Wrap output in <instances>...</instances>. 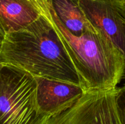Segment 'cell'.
Listing matches in <instances>:
<instances>
[{"instance_id":"6da1fadb","label":"cell","mask_w":125,"mask_h":124,"mask_svg":"<svg viewBox=\"0 0 125 124\" xmlns=\"http://www.w3.org/2000/svg\"><path fill=\"white\" fill-rule=\"evenodd\" d=\"M0 62L15 66L34 77L80 85L68 52L42 13L25 29L6 34L0 51Z\"/></svg>"},{"instance_id":"7a4b0ae2","label":"cell","mask_w":125,"mask_h":124,"mask_svg":"<svg viewBox=\"0 0 125 124\" xmlns=\"http://www.w3.org/2000/svg\"><path fill=\"white\" fill-rule=\"evenodd\" d=\"M41 11L61 38L84 91L117 88L125 74V57L112 41L95 27L80 36L72 34L62 24L48 1Z\"/></svg>"},{"instance_id":"3957f363","label":"cell","mask_w":125,"mask_h":124,"mask_svg":"<svg viewBox=\"0 0 125 124\" xmlns=\"http://www.w3.org/2000/svg\"><path fill=\"white\" fill-rule=\"evenodd\" d=\"M46 117L37 102L35 77L0 62V124H44Z\"/></svg>"},{"instance_id":"277c9868","label":"cell","mask_w":125,"mask_h":124,"mask_svg":"<svg viewBox=\"0 0 125 124\" xmlns=\"http://www.w3.org/2000/svg\"><path fill=\"white\" fill-rule=\"evenodd\" d=\"M112 89L87 91L46 115L44 124H121Z\"/></svg>"},{"instance_id":"5b68a950","label":"cell","mask_w":125,"mask_h":124,"mask_svg":"<svg viewBox=\"0 0 125 124\" xmlns=\"http://www.w3.org/2000/svg\"><path fill=\"white\" fill-rule=\"evenodd\" d=\"M85 17L104 33L125 57V19L113 0H79Z\"/></svg>"},{"instance_id":"8992f818","label":"cell","mask_w":125,"mask_h":124,"mask_svg":"<svg viewBox=\"0 0 125 124\" xmlns=\"http://www.w3.org/2000/svg\"><path fill=\"white\" fill-rule=\"evenodd\" d=\"M37 82V102L40 112L50 114L85 92L80 85L34 77Z\"/></svg>"},{"instance_id":"52a82bcc","label":"cell","mask_w":125,"mask_h":124,"mask_svg":"<svg viewBox=\"0 0 125 124\" xmlns=\"http://www.w3.org/2000/svg\"><path fill=\"white\" fill-rule=\"evenodd\" d=\"M41 15L32 0H0V26L6 34L25 29Z\"/></svg>"},{"instance_id":"ba28073f","label":"cell","mask_w":125,"mask_h":124,"mask_svg":"<svg viewBox=\"0 0 125 124\" xmlns=\"http://www.w3.org/2000/svg\"><path fill=\"white\" fill-rule=\"evenodd\" d=\"M65 27L72 34L80 36L94 27L85 17L79 0H48Z\"/></svg>"},{"instance_id":"9c48e42d","label":"cell","mask_w":125,"mask_h":124,"mask_svg":"<svg viewBox=\"0 0 125 124\" xmlns=\"http://www.w3.org/2000/svg\"><path fill=\"white\" fill-rule=\"evenodd\" d=\"M115 103L120 124H125V85L123 87L117 88Z\"/></svg>"},{"instance_id":"30bf717a","label":"cell","mask_w":125,"mask_h":124,"mask_svg":"<svg viewBox=\"0 0 125 124\" xmlns=\"http://www.w3.org/2000/svg\"><path fill=\"white\" fill-rule=\"evenodd\" d=\"M6 33L5 32V31L4 30V29L1 27V26H0V51L1 49V47H2V44H3L4 41L5 40V37H6Z\"/></svg>"},{"instance_id":"8fae6325","label":"cell","mask_w":125,"mask_h":124,"mask_svg":"<svg viewBox=\"0 0 125 124\" xmlns=\"http://www.w3.org/2000/svg\"><path fill=\"white\" fill-rule=\"evenodd\" d=\"M115 3L117 4V6H118V9H119L121 13H122V15H123V17H124L125 19V2H123V3H118V2H115Z\"/></svg>"},{"instance_id":"7c38bea8","label":"cell","mask_w":125,"mask_h":124,"mask_svg":"<svg viewBox=\"0 0 125 124\" xmlns=\"http://www.w3.org/2000/svg\"><path fill=\"white\" fill-rule=\"evenodd\" d=\"M38 6L39 8L41 9L42 7H45L47 4L48 0H32Z\"/></svg>"},{"instance_id":"4fadbf2b","label":"cell","mask_w":125,"mask_h":124,"mask_svg":"<svg viewBox=\"0 0 125 124\" xmlns=\"http://www.w3.org/2000/svg\"><path fill=\"white\" fill-rule=\"evenodd\" d=\"M113 1L118 2V3H123V2H125V0H113Z\"/></svg>"},{"instance_id":"5bb4252c","label":"cell","mask_w":125,"mask_h":124,"mask_svg":"<svg viewBox=\"0 0 125 124\" xmlns=\"http://www.w3.org/2000/svg\"><path fill=\"white\" fill-rule=\"evenodd\" d=\"M123 79H124V80H125V74H124V75H123Z\"/></svg>"},{"instance_id":"9a60e30c","label":"cell","mask_w":125,"mask_h":124,"mask_svg":"<svg viewBox=\"0 0 125 124\" xmlns=\"http://www.w3.org/2000/svg\"><path fill=\"white\" fill-rule=\"evenodd\" d=\"M33 2H34V1H33Z\"/></svg>"}]
</instances>
